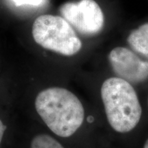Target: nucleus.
<instances>
[{
	"label": "nucleus",
	"mask_w": 148,
	"mask_h": 148,
	"mask_svg": "<svg viewBox=\"0 0 148 148\" xmlns=\"http://www.w3.org/2000/svg\"><path fill=\"white\" fill-rule=\"evenodd\" d=\"M35 107L47 127L61 137L73 135L84 121L82 103L66 88L52 87L42 90L36 98Z\"/></svg>",
	"instance_id": "f257e3e1"
},
{
	"label": "nucleus",
	"mask_w": 148,
	"mask_h": 148,
	"mask_svg": "<svg viewBox=\"0 0 148 148\" xmlns=\"http://www.w3.org/2000/svg\"><path fill=\"white\" fill-rule=\"evenodd\" d=\"M101 96L106 117L116 132H128L139 122L142 109L130 83L119 77H110L103 82Z\"/></svg>",
	"instance_id": "f03ea898"
},
{
	"label": "nucleus",
	"mask_w": 148,
	"mask_h": 148,
	"mask_svg": "<svg viewBox=\"0 0 148 148\" xmlns=\"http://www.w3.org/2000/svg\"><path fill=\"white\" fill-rule=\"evenodd\" d=\"M33 38L38 45L61 55L71 56L82 48V41L63 17L44 14L32 25Z\"/></svg>",
	"instance_id": "7ed1b4c3"
},
{
	"label": "nucleus",
	"mask_w": 148,
	"mask_h": 148,
	"mask_svg": "<svg viewBox=\"0 0 148 148\" xmlns=\"http://www.w3.org/2000/svg\"><path fill=\"white\" fill-rule=\"evenodd\" d=\"M59 12L73 28L83 35L97 34L103 27V13L94 0L66 2L60 5Z\"/></svg>",
	"instance_id": "20e7f679"
},
{
	"label": "nucleus",
	"mask_w": 148,
	"mask_h": 148,
	"mask_svg": "<svg viewBox=\"0 0 148 148\" xmlns=\"http://www.w3.org/2000/svg\"><path fill=\"white\" fill-rule=\"evenodd\" d=\"M109 62L118 77L129 83H139L148 78V62L138 58L125 47L114 48L108 55Z\"/></svg>",
	"instance_id": "39448f33"
},
{
	"label": "nucleus",
	"mask_w": 148,
	"mask_h": 148,
	"mask_svg": "<svg viewBox=\"0 0 148 148\" xmlns=\"http://www.w3.org/2000/svg\"><path fill=\"white\" fill-rule=\"evenodd\" d=\"M127 42L135 51L148 58V23L132 30L127 37Z\"/></svg>",
	"instance_id": "423d86ee"
},
{
	"label": "nucleus",
	"mask_w": 148,
	"mask_h": 148,
	"mask_svg": "<svg viewBox=\"0 0 148 148\" xmlns=\"http://www.w3.org/2000/svg\"><path fill=\"white\" fill-rule=\"evenodd\" d=\"M30 148H64V147L49 135L38 134L32 139Z\"/></svg>",
	"instance_id": "0eeeda50"
},
{
	"label": "nucleus",
	"mask_w": 148,
	"mask_h": 148,
	"mask_svg": "<svg viewBox=\"0 0 148 148\" xmlns=\"http://www.w3.org/2000/svg\"><path fill=\"white\" fill-rule=\"evenodd\" d=\"M16 6L20 5H30V6H39L43 3L45 0H10Z\"/></svg>",
	"instance_id": "6e6552de"
},
{
	"label": "nucleus",
	"mask_w": 148,
	"mask_h": 148,
	"mask_svg": "<svg viewBox=\"0 0 148 148\" xmlns=\"http://www.w3.org/2000/svg\"><path fill=\"white\" fill-rule=\"evenodd\" d=\"M5 128H6L5 125H3L2 121L0 120V144H1V140H2V138H3V134H4Z\"/></svg>",
	"instance_id": "1a4fd4ad"
},
{
	"label": "nucleus",
	"mask_w": 148,
	"mask_h": 148,
	"mask_svg": "<svg viewBox=\"0 0 148 148\" xmlns=\"http://www.w3.org/2000/svg\"><path fill=\"white\" fill-rule=\"evenodd\" d=\"M143 148H148V139L146 140L145 145L143 146Z\"/></svg>",
	"instance_id": "9d476101"
}]
</instances>
